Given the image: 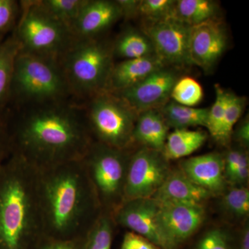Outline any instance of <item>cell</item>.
I'll use <instances>...</instances> for the list:
<instances>
[{
	"label": "cell",
	"mask_w": 249,
	"mask_h": 249,
	"mask_svg": "<svg viewBox=\"0 0 249 249\" xmlns=\"http://www.w3.org/2000/svg\"><path fill=\"white\" fill-rule=\"evenodd\" d=\"M9 114L11 154L40 171L81 160L94 142L85 114L60 102Z\"/></svg>",
	"instance_id": "obj_1"
},
{
	"label": "cell",
	"mask_w": 249,
	"mask_h": 249,
	"mask_svg": "<svg viewBox=\"0 0 249 249\" xmlns=\"http://www.w3.org/2000/svg\"><path fill=\"white\" fill-rule=\"evenodd\" d=\"M37 188L45 237L84 240L102 210L83 162L38 171Z\"/></svg>",
	"instance_id": "obj_2"
},
{
	"label": "cell",
	"mask_w": 249,
	"mask_h": 249,
	"mask_svg": "<svg viewBox=\"0 0 249 249\" xmlns=\"http://www.w3.org/2000/svg\"><path fill=\"white\" fill-rule=\"evenodd\" d=\"M38 170L11 154L0 168V249H37L45 238Z\"/></svg>",
	"instance_id": "obj_3"
},
{
	"label": "cell",
	"mask_w": 249,
	"mask_h": 249,
	"mask_svg": "<svg viewBox=\"0 0 249 249\" xmlns=\"http://www.w3.org/2000/svg\"><path fill=\"white\" fill-rule=\"evenodd\" d=\"M113 58L111 45L97 37L75 38L59 59L70 92L91 98L106 91Z\"/></svg>",
	"instance_id": "obj_4"
},
{
	"label": "cell",
	"mask_w": 249,
	"mask_h": 249,
	"mask_svg": "<svg viewBox=\"0 0 249 249\" xmlns=\"http://www.w3.org/2000/svg\"><path fill=\"white\" fill-rule=\"evenodd\" d=\"M70 93L58 59L19 51L14 65L11 100L33 106L60 102Z\"/></svg>",
	"instance_id": "obj_5"
},
{
	"label": "cell",
	"mask_w": 249,
	"mask_h": 249,
	"mask_svg": "<svg viewBox=\"0 0 249 249\" xmlns=\"http://www.w3.org/2000/svg\"><path fill=\"white\" fill-rule=\"evenodd\" d=\"M13 34L21 52L60 58L74 37L71 31L42 6L39 1H22Z\"/></svg>",
	"instance_id": "obj_6"
},
{
	"label": "cell",
	"mask_w": 249,
	"mask_h": 249,
	"mask_svg": "<svg viewBox=\"0 0 249 249\" xmlns=\"http://www.w3.org/2000/svg\"><path fill=\"white\" fill-rule=\"evenodd\" d=\"M130 155L93 142L81 161L103 212L112 214L124 201Z\"/></svg>",
	"instance_id": "obj_7"
},
{
	"label": "cell",
	"mask_w": 249,
	"mask_h": 249,
	"mask_svg": "<svg viewBox=\"0 0 249 249\" xmlns=\"http://www.w3.org/2000/svg\"><path fill=\"white\" fill-rule=\"evenodd\" d=\"M85 115L94 142L122 150L133 144L139 115L115 93L104 91L95 95Z\"/></svg>",
	"instance_id": "obj_8"
},
{
	"label": "cell",
	"mask_w": 249,
	"mask_h": 249,
	"mask_svg": "<svg viewBox=\"0 0 249 249\" xmlns=\"http://www.w3.org/2000/svg\"><path fill=\"white\" fill-rule=\"evenodd\" d=\"M161 152L142 147L130 155L124 190V201L152 197L171 171Z\"/></svg>",
	"instance_id": "obj_9"
},
{
	"label": "cell",
	"mask_w": 249,
	"mask_h": 249,
	"mask_svg": "<svg viewBox=\"0 0 249 249\" xmlns=\"http://www.w3.org/2000/svg\"><path fill=\"white\" fill-rule=\"evenodd\" d=\"M157 227L161 249H178L197 232L206 217L204 205L160 203Z\"/></svg>",
	"instance_id": "obj_10"
},
{
	"label": "cell",
	"mask_w": 249,
	"mask_h": 249,
	"mask_svg": "<svg viewBox=\"0 0 249 249\" xmlns=\"http://www.w3.org/2000/svg\"><path fill=\"white\" fill-rule=\"evenodd\" d=\"M191 27L176 18L143 25L142 32L151 40L156 55L165 65H191L189 38Z\"/></svg>",
	"instance_id": "obj_11"
},
{
	"label": "cell",
	"mask_w": 249,
	"mask_h": 249,
	"mask_svg": "<svg viewBox=\"0 0 249 249\" xmlns=\"http://www.w3.org/2000/svg\"><path fill=\"white\" fill-rule=\"evenodd\" d=\"M178 73L165 66L128 89L112 92L122 98L137 114L160 109L169 101Z\"/></svg>",
	"instance_id": "obj_12"
},
{
	"label": "cell",
	"mask_w": 249,
	"mask_h": 249,
	"mask_svg": "<svg viewBox=\"0 0 249 249\" xmlns=\"http://www.w3.org/2000/svg\"><path fill=\"white\" fill-rule=\"evenodd\" d=\"M227 43L224 24L217 18L191 27L189 38L191 65L209 71L224 54Z\"/></svg>",
	"instance_id": "obj_13"
},
{
	"label": "cell",
	"mask_w": 249,
	"mask_h": 249,
	"mask_svg": "<svg viewBox=\"0 0 249 249\" xmlns=\"http://www.w3.org/2000/svg\"><path fill=\"white\" fill-rule=\"evenodd\" d=\"M159 208L158 201L152 197L130 199L124 201L112 217L116 225L129 229L160 248L157 227Z\"/></svg>",
	"instance_id": "obj_14"
},
{
	"label": "cell",
	"mask_w": 249,
	"mask_h": 249,
	"mask_svg": "<svg viewBox=\"0 0 249 249\" xmlns=\"http://www.w3.org/2000/svg\"><path fill=\"white\" fill-rule=\"evenodd\" d=\"M178 168L191 181L213 196H220L229 187L224 176V155L218 152L185 159Z\"/></svg>",
	"instance_id": "obj_15"
},
{
	"label": "cell",
	"mask_w": 249,
	"mask_h": 249,
	"mask_svg": "<svg viewBox=\"0 0 249 249\" xmlns=\"http://www.w3.org/2000/svg\"><path fill=\"white\" fill-rule=\"evenodd\" d=\"M122 18L116 1L86 0L72 28L76 39L95 38Z\"/></svg>",
	"instance_id": "obj_16"
},
{
	"label": "cell",
	"mask_w": 249,
	"mask_h": 249,
	"mask_svg": "<svg viewBox=\"0 0 249 249\" xmlns=\"http://www.w3.org/2000/svg\"><path fill=\"white\" fill-rule=\"evenodd\" d=\"M165 66L157 55L123 60L113 66L106 91L118 92L128 89Z\"/></svg>",
	"instance_id": "obj_17"
},
{
	"label": "cell",
	"mask_w": 249,
	"mask_h": 249,
	"mask_svg": "<svg viewBox=\"0 0 249 249\" xmlns=\"http://www.w3.org/2000/svg\"><path fill=\"white\" fill-rule=\"evenodd\" d=\"M152 197L160 203L204 205L206 201L214 196L191 181L178 168L171 170L164 183Z\"/></svg>",
	"instance_id": "obj_18"
},
{
	"label": "cell",
	"mask_w": 249,
	"mask_h": 249,
	"mask_svg": "<svg viewBox=\"0 0 249 249\" xmlns=\"http://www.w3.org/2000/svg\"><path fill=\"white\" fill-rule=\"evenodd\" d=\"M169 127L158 109L144 111L139 114L134 127L133 143L156 151H163Z\"/></svg>",
	"instance_id": "obj_19"
},
{
	"label": "cell",
	"mask_w": 249,
	"mask_h": 249,
	"mask_svg": "<svg viewBox=\"0 0 249 249\" xmlns=\"http://www.w3.org/2000/svg\"><path fill=\"white\" fill-rule=\"evenodd\" d=\"M114 57L124 60L156 55L151 40L145 33L128 28L121 33L111 45Z\"/></svg>",
	"instance_id": "obj_20"
},
{
	"label": "cell",
	"mask_w": 249,
	"mask_h": 249,
	"mask_svg": "<svg viewBox=\"0 0 249 249\" xmlns=\"http://www.w3.org/2000/svg\"><path fill=\"white\" fill-rule=\"evenodd\" d=\"M207 136L203 131L175 129L168 134L162 153L168 160L184 158L199 150Z\"/></svg>",
	"instance_id": "obj_21"
},
{
	"label": "cell",
	"mask_w": 249,
	"mask_h": 249,
	"mask_svg": "<svg viewBox=\"0 0 249 249\" xmlns=\"http://www.w3.org/2000/svg\"><path fill=\"white\" fill-rule=\"evenodd\" d=\"M19 51L20 45L14 34L0 42V111L6 110L11 100L15 62Z\"/></svg>",
	"instance_id": "obj_22"
},
{
	"label": "cell",
	"mask_w": 249,
	"mask_h": 249,
	"mask_svg": "<svg viewBox=\"0 0 249 249\" xmlns=\"http://www.w3.org/2000/svg\"><path fill=\"white\" fill-rule=\"evenodd\" d=\"M209 108H196L181 106L168 101L160 110L168 127L175 129L206 127Z\"/></svg>",
	"instance_id": "obj_23"
},
{
	"label": "cell",
	"mask_w": 249,
	"mask_h": 249,
	"mask_svg": "<svg viewBox=\"0 0 249 249\" xmlns=\"http://www.w3.org/2000/svg\"><path fill=\"white\" fill-rule=\"evenodd\" d=\"M219 6L211 0H178L176 1L175 18L190 27L217 18Z\"/></svg>",
	"instance_id": "obj_24"
},
{
	"label": "cell",
	"mask_w": 249,
	"mask_h": 249,
	"mask_svg": "<svg viewBox=\"0 0 249 249\" xmlns=\"http://www.w3.org/2000/svg\"><path fill=\"white\" fill-rule=\"evenodd\" d=\"M114 225L112 214L102 211L83 240L82 249H111Z\"/></svg>",
	"instance_id": "obj_25"
},
{
	"label": "cell",
	"mask_w": 249,
	"mask_h": 249,
	"mask_svg": "<svg viewBox=\"0 0 249 249\" xmlns=\"http://www.w3.org/2000/svg\"><path fill=\"white\" fill-rule=\"evenodd\" d=\"M221 196L219 206L223 213L237 220L246 219L249 214V191L247 187H228Z\"/></svg>",
	"instance_id": "obj_26"
},
{
	"label": "cell",
	"mask_w": 249,
	"mask_h": 249,
	"mask_svg": "<svg viewBox=\"0 0 249 249\" xmlns=\"http://www.w3.org/2000/svg\"><path fill=\"white\" fill-rule=\"evenodd\" d=\"M246 99L235 93L228 92L227 106L220 132L217 142L222 145H228L231 142L235 124L240 120L245 111Z\"/></svg>",
	"instance_id": "obj_27"
},
{
	"label": "cell",
	"mask_w": 249,
	"mask_h": 249,
	"mask_svg": "<svg viewBox=\"0 0 249 249\" xmlns=\"http://www.w3.org/2000/svg\"><path fill=\"white\" fill-rule=\"evenodd\" d=\"M85 1L86 0H41L40 2L49 14L71 32Z\"/></svg>",
	"instance_id": "obj_28"
},
{
	"label": "cell",
	"mask_w": 249,
	"mask_h": 249,
	"mask_svg": "<svg viewBox=\"0 0 249 249\" xmlns=\"http://www.w3.org/2000/svg\"><path fill=\"white\" fill-rule=\"evenodd\" d=\"M175 5L174 0H140L138 17L143 25L163 22L175 18Z\"/></svg>",
	"instance_id": "obj_29"
},
{
	"label": "cell",
	"mask_w": 249,
	"mask_h": 249,
	"mask_svg": "<svg viewBox=\"0 0 249 249\" xmlns=\"http://www.w3.org/2000/svg\"><path fill=\"white\" fill-rule=\"evenodd\" d=\"M170 98L174 102L181 106L194 107L202 101L204 91L196 79L184 76L177 80L172 89Z\"/></svg>",
	"instance_id": "obj_30"
},
{
	"label": "cell",
	"mask_w": 249,
	"mask_h": 249,
	"mask_svg": "<svg viewBox=\"0 0 249 249\" xmlns=\"http://www.w3.org/2000/svg\"><path fill=\"white\" fill-rule=\"evenodd\" d=\"M216 97L214 104L209 108L206 127L211 137L217 142L227 106L228 92L219 85H215Z\"/></svg>",
	"instance_id": "obj_31"
},
{
	"label": "cell",
	"mask_w": 249,
	"mask_h": 249,
	"mask_svg": "<svg viewBox=\"0 0 249 249\" xmlns=\"http://www.w3.org/2000/svg\"><path fill=\"white\" fill-rule=\"evenodd\" d=\"M193 249H235L231 234L222 227H214L204 232Z\"/></svg>",
	"instance_id": "obj_32"
},
{
	"label": "cell",
	"mask_w": 249,
	"mask_h": 249,
	"mask_svg": "<svg viewBox=\"0 0 249 249\" xmlns=\"http://www.w3.org/2000/svg\"><path fill=\"white\" fill-rule=\"evenodd\" d=\"M20 12V5L15 0H0V42L14 31Z\"/></svg>",
	"instance_id": "obj_33"
},
{
	"label": "cell",
	"mask_w": 249,
	"mask_h": 249,
	"mask_svg": "<svg viewBox=\"0 0 249 249\" xmlns=\"http://www.w3.org/2000/svg\"><path fill=\"white\" fill-rule=\"evenodd\" d=\"M224 176L229 186L237 171L245 165L249 164V156L245 149H232L224 155Z\"/></svg>",
	"instance_id": "obj_34"
},
{
	"label": "cell",
	"mask_w": 249,
	"mask_h": 249,
	"mask_svg": "<svg viewBox=\"0 0 249 249\" xmlns=\"http://www.w3.org/2000/svg\"><path fill=\"white\" fill-rule=\"evenodd\" d=\"M9 111H0V168L11 155L9 126Z\"/></svg>",
	"instance_id": "obj_35"
},
{
	"label": "cell",
	"mask_w": 249,
	"mask_h": 249,
	"mask_svg": "<svg viewBox=\"0 0 249 249\" xmlns=\"http://www.w3.org/2000/svg\"><path fill=\"white\" fill-rule=\"evenodd\" d=\"M121 249H161L145 237L132 231L126 232Z\"/></svg>",
	"instance_id": "obj_36"
},
{
	"label": "cell",
	"mask_w": 249,
	"mask_h": 249,
	"mask_svg": "<svg viewBox=\"0 0 249 249\" xmlns=\"http://www.w3.org/2000/svg\"><path fill=\"white\" fill-rule=\"evenodd\" d=\"M83 241L53 240L45 237L37 249H82Z\"/></svg>",
	"instance_id": "obj_37"
},
{
	"label": "cell",
	"mask_w": 249,
	"mask_h": 249,
	"mask_svg": "<svg viewBox=\"0 0 249 249\" xmlns=\"http://www.w3.org/2000/svg\"><path fill=\"white\" fill-rule=\"evenodd\" d=\"M232 137L235 138L236 142L240 144L242 149L249 148V117H246L237 125L235 131L232 132Z\"/></svg>",
	"instance_id": "obj_38"
},
{
	"label": "cell",
	"mask_w": 249,
	"mask_h": 249,
	"mask_svg": "<svg viewBox=\"0 0 249 249\" xmlns=\"http://www.w3.org/2000/svg\"><path fill=\"white\" fill-rule=\"evenodd\" d=\"M120 8L122 18L132 19L138 16L140 0H116Z\"/></svg>",
	"instance_id": "obj_39"
},
{
	"label": "cell",
	"mask_w": 249,
	"mask_h": 249,
	"mask_svg": "<svg viewBox=\"0 0 249 249\" xmlns=\"http://www.w3.org/2000/svg\"><path fill=\"white\" fill-rule=\"evenodd\" d=\"M240 237V249H249V224H245L242 229Z\"/></svg>",
	"instance_id": "obj_40"
}]
</instances>
